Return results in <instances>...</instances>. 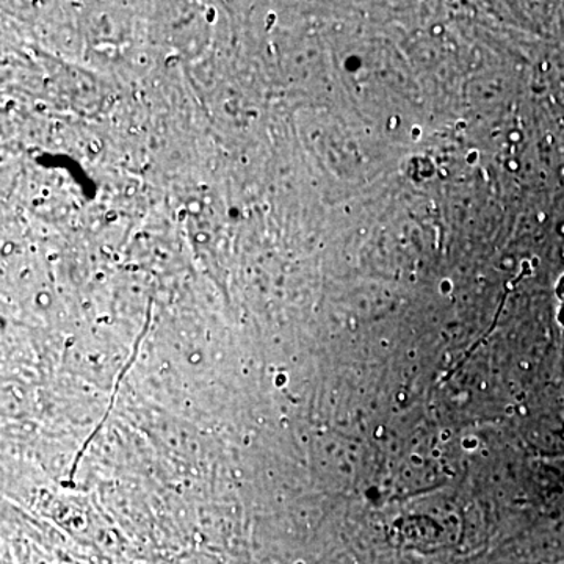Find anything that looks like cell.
<instances>
[{"instance_id":"1","label":"cell","mask_w":564,"mask_h":564,"mask_svg":"<svg viewBox=\"0 0 564 564\" xmlns=\"http://www.w3.org/2000/svg\"><path fill=\"white\" fill-rule=\"evenodd\" d=\"M556 295H558V299L564 303V274L560 278L558 284H556Z\"/></svg>"},{"instance_id":"2","label":"cell","mask_w":564,"mask_h":564,"mask_svg":"<svg viewBox=\"0 0 564 564\" xmlns=\"http://www.w3.org/2000/svg\"><path fill=\"white\" fill-rule=\"evenodd\" d=\"M558 322H560V325H562L564 328V303H562V306H560Z\"/></svg>"}]
</instances>
